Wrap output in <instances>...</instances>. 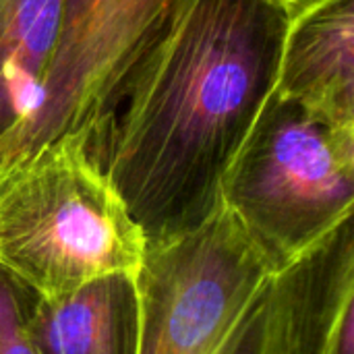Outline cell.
I'll return each mask as SVG.
<instances>
[{"label":"cell","mask_w":354,"mask_h":354,"mask_svg":"<svg viewBox=\"0 0 354 354\" xmlns=\"http://www.w3.org/2000/svg\"><path fill=\"white\" fill-rule=\"evenodd\" d=\"M274 93L354 131V0H328L290 23Z\"/></svg>","instance_id":"cell-7"},{"label":"cell","mask_w":354,"mask_h":354,"mask_svg":"<svg viewBox=\"0 0 354 354\" xmlns=\"http://www.w3.org/2000/svg\"><path fill=\"white\" fill-rule=\"evenodd\" d=\"M145 249L87 135L64 133L0 162V268L37 297L137 274Z\"/></svg>","instance_id":"cell-2"},{"label":"cell","mask_w":354,"mask_h":354,"mask_svg":"<svg viewBox=\"0 0 354 354\" xmlns=\"http://www.w3.org/2000/svg\"><path fill=\"white\" fill-rule=\"evenodd\" d=\"M280 2H282V6L286 8V12H288V17H290V23H292V21L299 19L301 15L309 12L311 8H315V6H319V4H324V2H328V0H280Z\"/></svg>","instance_id":"cell-11"},{"label":"cell","mask_w":354,"mask_h":354,"mask_svg":"<svg viewBox=\"0 0 354 354\" xmlns=\"http://www.w3.org/2000/svg\"><path fill=\"white\" fill-rule=\"evenodd\" d=\"M288 27L280 0H176L87 145L147 245L220 209L224 174L274 93Z\"/></svg>","instance_id":"cell-1"},{"label":"cell","mask_w":354,"mask_h":354,"mask_svg":"<svg viewBox=\"0 0 354 354\" xmlns=\"http://www.w3.org/2000/svg\"><path fill=\"white\" fill-rule=\"evenodd\" d=\"M174 4L64 0L44 93L12 156L64 133H83L91 145L114 118L135 66L162 33Z\"/></svg>","instance_id":"cell-5"},{"label":"cell","mask_w":354,"mask_h":354,"mask_svg":"<svg viewBox=\"0 0 354 354\" xmlns=\"http://www.w3.org/2000/svg\"><path fill=\"white\" fill-rule=\"evenodd\" d=\"M27 332L37 354H137V274L97 278L68 295H33Z\"/></svg>","instance_id":"cell-8"},{"label":"cell","mask_w":354,"mask_h":354,"mask_svg":"<svg viewBox=\"0 0 354 354\" xmlns=\"http://www.w3.org/2000/svg\"><path fill=\"white\" fill-rule=\"evenodd\" d=\"M222 207L276 276L354 214V131L270 95L224 174Z\"/></svg>","instance_id":"cell-4"},{"label":"cell","mask_w":354,"mask_h":354,"mask_svg":"<svg viewBox=\"0 0 354 354\" xmlns=\"http://www.w3.org/2000/svg\"><path fill=\"white\" fill-rule=\"evenodd\" d=\"M64 0H0V162L33 118L54 48Z\"/></svg>","instance_id":"cell-9"},{"label":"cell","mask_w":354,"mask_h":354,"mask_svg":"<svg viewBox=\"0 0 354 354\" xmlns=\"http://www.w3.org/2000/svg\"><path fill=\"white\" fill-rule=\"evenodd\" d=\"M137 354H282L276 276L228 214L149 243Z\"/></svg>","instance_id":"cell-3"},{"label":"cell","mask_w":354,"mask_h":354,"mask_svg":"<svg viewBox=\"0 0 354 354\" xmlns=\"http://www.w3.org/2000/svg\"><path fill=\"white\" fill-rule=\"evenodd\" d=\"M282 354H354V224L276 274Z\"/></svg>","instance_id":"cell-6"},{"label":"cell","mask_w":354,"mask_h":354,"mask_svg":"<svg viewBox=\"0 0 354 354\" xmlns=\"http://www.w3.org/2000/svg\"><path fill=\"white\" fill-rule=\"evenodd\" d=\"M33 295V290L0 268V354H37L27 332Z\"/></svg>","instance_id":"cell-10"}]
</instances>
